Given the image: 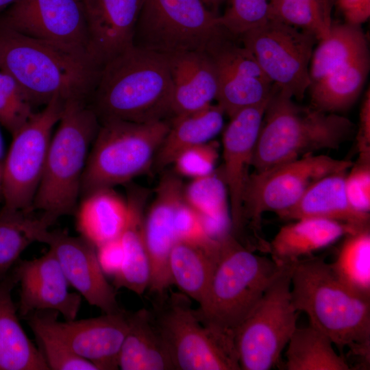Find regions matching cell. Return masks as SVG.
Here are the masks:
<instances>
[{"instance_id": "cell-1", "label": "cell", "mask_w": 370, "mask_h": 370, "mask_svg": "<svg viewBox=\"0 0 370 370\" xmlns=\"http://www.w3.org/2000/svg\"><path fill=\"white\" fill-rule=\"evenodd\" d=\"M166 56L132 46L101 68L88 103L99 122L145 123L172 118Z\"/></svg>"}, {"instance_id": "cell-2", "label": "cell", "mask_w": 370, "mask_h": 370, "mask_svg": "<svg viewBox=\"0 0 370 370\" xmlns=\"http://www.w3.org/2000/svg\"><path fill=\"white\" fill-rule=\"evenodd\" d=\"M101 68L89 57L0 25V70L16 81L33 108L54 98L88 101Z\"/></svg>"}, {"instance_id": "cell-3", "label": "cell", "mask_w": 370, "mask_h": 370, "mask_svg": "<svg viewBox=\"0 0 370 370\" xmlns=\"http://www.w3.org/2000/svg\"><path fill=\"white\" fill-rule=\"evenodd\" d=\"M291 294L297 311L326 334L341 354L367 359L370 348V299L354 293L323 258H304L291 264ZM343 355V354H342Z\"/></svg>"}, {"instance_id": "cell-4", "label": "cell", "mask_w": 370, "mask_h": 370, "mask_svg": "<svg viewBox=\"0 0 370 370\" xmlns=\"http://www.w3.org/2000/svg\"><path fill=\"white\" fill-rule=\"evenodd\" d=\"M354 132V124L336 113L297 104L274 85L256 143L251 166L261 172L325 149H336Z\"/></svg>"}, {"instance_id": "cell-5", "label": "cell", "mask_w": 370, "mask_h": 370, "mask_svg": "<svg viewBox=\"0 0 370 370\" xmlns=\"http://www.w3.org/2000/svg\"><path fill=\"white\" fill-rule=\"evenodd\" d=\"M100 126L84 100L66 101L49 143L32 210L49 228L59 218L75 214L88 154Z\"/></svg>"}, {"instance_id": "cell-6", "label": "cell", "mask_w": 370, "mask_h": 370, "mask_svg": "<svg viewBox=\"0 0 370 370\" xmlns=\"http://www.w3.org/2000/svg\"><path fill=\"white\" fill-rule=\"evenodd\" d=\"M286 265L256 254L232 233L220 241L207 292L195 309L208 325L234 336Z\"/></svg>"}, {"instance_id": "cell-7", "label": "cell", "mask_w": 370, "mask_h": 370, "mask_svg": "<svg viewBox=\"0 0 370 370\" xmlns=\"http://www.w3.org/2000/svg\"><path fill=\"white\" fill-rule=\"evenodd\" d=\"M169 128L170 120L100 122L83 174L80 196L127 182L147 171Z\"/></svg>"}, {"instance_id": "cell-8", "label": "cell", "mask_w": 370, "mask_h": 370, "mask_svg": "<svg viewBox=\"0 0 370 370\" xmlns=\"http://www.w3.org/2000/svg\"><path fill=\"white\" fill-rule=\"evenodd\" d=\"M166 293L151 311L177 370H241L234 338L206 324L184 293Z\"/></svg>"}, {"instance_id": "cell-9", "label": "cell", "mask_w": 370, "mask_h": 370, "mask_svg": "<svg viewBox=\"0 0 370 370\" xmlns=\"http://www.w3.org/2000/svg\"><path fill=\"white\" fill-rule=\"evenodd\" d=\"M232 37L221 26L219 15L202 0H144L133 45L164 55L193 51L209 53Z\"/></svg>"}, {"instance_id": "cell-10", "label": "cell", "mask_w": 370, "mask_h": 370, "mask_svg": "<svg viewBox=\"0 0 370 370\" xmlns=\"http://www.w3.org/2000/svg\"><path fill=\"white\" fill-rule=\"evenodd\" d=\"M291 264L286 265L234 333L242 370H269L297 328V312L291 294Z\"/></svg>"}, {"instance_id": "cell-11", "label": "cell", "mask_w": 370, "mask_h": 370, "mask_svg": "<svg viewBox=\"0 0 370 370\" xmlns=\"http://www.w3.org/2000/svg\"><path fill=\"white\" fill-rule=\"evenodd\" d=\"M65 101L54 98L12 136L2 162L1 196L3 208L32 210L53 135L62 114Z\"/></svg>"}, {"instance_id": "cell-12", "label": "cell", "mask_w": 370, "mask_h": 370, "mask_svg": "<svg viewBox=\"0 0 370 370\" xmlns=\"http://www.w3.org/2000/svg\"><path fill=\"white\" fill-rule=\"evenodd\" d=\"M240 38L273 85L299 100L304 98L310 84L309 66L317 41L311 33L269 18Z\"/></svg>"}, {"instance_id": "cell-13", "label": "cell", "mask_w": 370, "mask_h": 370, "mask_svg": "<svg viewBox=\"0 0 370 370\" xmlns=\"http://www.w3.org/2000/svg\"><path fill=\"white\" fill-rule=\"evenodd\" d=\"M353 163L326 155H305L250 174L243 195V219L258 226L262 214L284 211L320 179L347 172Z\"/></svg>"}, {"instance_id": "cell-14", "label": "cell", "mask_w": 370, "mask_h": 370, "mask_svg": "<svg viewBox=\"0 0 370 370\" xmlns=\"http://www.w3.org/2000/svg\"><path fill=\"white\" fill-rule=\"evenodd\" d=\"M53 311L34 312L27 318L34 334H43L58 341L98 370L118 369V359L129 328L125 310L82 320L57 319Z\"/></svg>"}, {"instance_id": "cell-15", "label": "cell", "mask_w": 370, "mask_h": 370, "mask_svg": "<svg viewBox=\"0 0 370 370\" xmlns=\"http://www.w3.org/2000/svg\"><path fill=\"white\" fill-rule=\"evenodd\" d=\"M0 25L92 59L84 0H17Z\"/></svg>"}, {"instance_id": "cell-16", "label": "cell", "mask_w": 370, "mask_h": 370, "mask_svg": "<svg viewBox=\"0 0 370 370\" xmlns=\"http://www.w3.org/2000/svg\"><path fill=\"white\" fill-rule=\"evenodd\" d=\"M234 38L225 40L209 53L218 77L217 105L230 118L268 100L274 86L252 53Z\"/></svg>"}, {"instance_id": "cell-17", "label": "cell", "mask_w": 370, "mask_h": 370, "mask_svg": "<svg viewBox=\"0 0 370 370\" xmlns=\"http://www.w3.org/2000/svg\"><path fill=\"white\" fill-rule=\"evenodd\" d=\"M38 242L46 243L56 256L66 278L86 300L105 314L119 312L114 288L107 281L97 248L82 236L60 230H43Z\"/></svg>"}, {"instance_id": "cell-18", "label": "cell", "mask_w": 370, "mask_h": 370, "mask_svg": "<svg viewBox=\"0 0 370 370\" xmlns=\"http://www.w3.org/2000/svg\"><path fill=\"white\" fill-rule=\"evenodd\" d=\"M269 99L238 111L230 118L223 133L222 174L230 198L232 234L240 232L244 225L245 188Z\"/></svg>"}, {"instance_id": "cell-19", "label": "cell", "mask_w": 370, "mask_h": 370, "mask_svg": "<svg viewBox=\"0 0 370 370\" xmlns=\"http://www.w3.org/2000/svg\"><path fill=\"white\" fill-rule=\"evenodd\" d=\"M12 271L21 286L17 309L21 317L53 311L65 320L75 319L82 297L69 291V282L52 251L38 258L18 261Z\"/></svg>"}, {"instance_id": "cell-20", "label": "cell", "mask_w": 370, "mask_h": 370, "mask_svg": "<svg viewBox=\"0 0 370 370\" xmlns=\"http://www.w3.org/2000/svg\"><path fill=\"white\" fill-rule=\"evenodd\" d=\"M184 190L176 175L169 173L164 175L148 213L144 216V236L151 267L148 288L158 297L164 295L173 285L169 260L177 242L175 215L178 205L184 199Z\"/></svg>"}, {"instance_id": "cell-21", "label": "cell", "mask_w": 370, "mask_h": 370, "mask_svg": "<svg viewBox=\"0 0 370 370\" xmlns=\"http://www.w3.org/2000/svg\"><path fill=\"white\" fill-rule=\"evenodd\" d=\"M144 0H90L86 3L88 53L100 66L133 46Z\"/></svg>"}, {"instance_id": "cell-22", "label": "cell", "mask_w": 370, "mask_h": 370, "mask_svg": "<svg viewBox=\"0 0 370 370\" xmlns=\"http://www.w3.org/2000/svg\"><path fill=\"white\" fill-rule=\"evenodd\" d=\"M166 56L173 85L172 118L202 110L216 100L218 77L208 53L182 51Z\"/></svg>"}, {"instance_id": "cell-23", "label": "cell", "mask_w": 370, "mask_h": 370, "mask_svg": "<svg viewBox=\"0 0 370 370\" xmlns=\"http://www.w3.org/2000/svg\"><path fill=\"white\" fill-rule=\"evenodd\" d=\"M295 221L282 226L269 245L271 258L280 265L292 264L362 230L325 219L302 218Z\"/></svg>"}, {"instance_id": "cell-24", "label": "cell", "mask_w": 370, "mask_h": 370, "mask_svg": "<svg viewBox=\"0 0 370 370\" xmlns=\"http://www.w3.org/2000/svg\"><path fill=\"white\" fill-rule=\"evenodd\" d=\"M346 172L327 175L312 184L288 209L278 215L286 220L319 218L346 223L357 228L369 227V214L355 210L345 191Z\"/></svg>"}, {"instance_id": "cell-25", "label": "cell", "mask_w": 370, "mask_h": 370, "mask_svg": "<svg viewBox=\"0 0 370 370\" xmlns=\"http://www.w3.org/2000/svg\"><path fill=\"white\" fill-rule=\"evenodd\" d=\"M18 284L12 270L0 280V370H49L18 317L12 291Z\"/></svg>"}, {"instance_id": "cell-26", "label": "cell", "mask_w": 370, "mask_h": 370, "mask_svg": "<svg viewBox=\"0 0 370 370\" xmlns=\"http://www.w3.org/2000/svg\"><path fill=\"white\" fill-rule=\"evenodd\" d=\"M75 214L80 236L97 248L121 237L129 219L130 206L112 188H101L83 196Z\"/></svg>"}, {"instance_id": "cell-27", "label": "cell", "mask_w": 370, "mask_h": 370, "mask_svg": "<svg viewBox=\"0 0 370 370\" xmlns=\"http://www.w3.org/2000/svg\"><path fill=\"white\" fill-rule=\"evenodd\" d=\"M118 365L122 370L175 369L150 310L141 308L129 313V328L121 347Z\"/></svg>"}, {"instance_id": "cell-28", "label": "cell", "mask_w": 370, "mask_h": 370, "mask_svg": "<svg viewBox=\"0 0 370 370\" xmlns=\"http://www.w3.org/2000/svg\"><path fill=\"white\" fill-rule=\"evenodd\" d=\"M143 195L132 193L127 201L130 215L120 238L123 259L113 277L115 288H125L141 295L148 288L151 276L149 258L144 236Z\"/></svg>"}, {"instance_id": "cell-29", "label": "cell", "mask_w": 370, "mask_h": 370, "mask_svg": "<svg viewBox=\"0 0 370 370\" xmlns=\"http://www.w3.org/2000/svg\"><path fill=\"white\" fill-rule=\"evenodd\" d=\"M369 68L367 51L311 84L308 89L312 106L328 113L347 110L360 96Z\"/></svg>"}, {"instance_id": "cell-30", "label": "cell", "mask_w": 370, "mask_h": 370, "mask_svg": "<svg viewBox=\"0 0 370 370\" xmlns=\"http://www.w3.org/2000/svg\"><path fill=\"white\" fill-rule=\"evenodd\" d=\"M224 114L217 104H211L170 119V128L154 158L156 167L164 168L183 150L212 140L223 128Z\"/></svg>"}, {"instance_id": "cell-31", "label": "cell", "mask_w": 370, "mask_h": 370, "mask_svg": "<svg viewBox=\"0 0 370 370\" xmlns=\"http://www.w3.org/2000/svg\"><path fill=\"white\" fill-rule=\"evenodd\" d=\"M220 241L211 247L177 241L169 260L173 285L199 304L204 299L215 268Z\"/></svg>"}, {"instance_id": "cell-32", "label": "cell", "mask_w": 370, "mask_h": 370, "mask_svg": "<svg viewBox=\"0 0 370 370\" xmlns=\"http://www.w3.org/2000/svg\"><path fill=\"white\" fill-rule=\"evenodd\" d=\"M227 195L222 172L215 171L193 179L184 188L185 201L200 215L204 229L212 238H221L232 231Z\"/></svg>"}, {"instance_id": "cell-33", "label": "cell", "mask_w": 370, "mask_h": 370, "mask_svg": "<svg viewBox=\"0 0 370 370\" xmlns=\"http://www.w3.org/2000/svg\"><path fill=\"white\" fill-rule=\"evenodd\" d=\"M367 51V40L361 25L332 23L328 36L319 40L313 50L309 66L310 84Z\"/></svg>"}, {"instance_id": "cell-34", "label": "cell", "mask_w": 370, "mask_h": 370, "mask_svg": "<svg viewBox=\"0 0 370 370\" xmlns=\"http://www.w3.org/2000/svg\"><path fill=\"white\" fill-rule=\"evenodd\" d=\"M331 339L312 325L296 328L286 347L287 370H349L344 356Z\"/></svg>"}, {"instance_id": "cell-35", "label": "cell", "mask_w": 370, "mask_h": 370, "mask_svg": "<svg viewBox=\"0 0 370 370\" xmlns=\"http://www.w3.org/2000/svg\"><path fill=\"white\" fill-rule=\"evenodd\" d=\"M335 261L330 267L348 288L370 299V230H360L345 236Z\"/></svg>"}, {"instance_id": "cell-36", "label": "cell", "mask_w": 370, "mask_h": 370, "mask_svg": "<svg viewBox=\"0 0 370 370\" xmlns=\"http://www.w3.org/2000/svg\"><path fill=\"white\" fill-rule=\"evenodd\" d=\"M32 212L3 207L0 210V280L10 273L23 251L49 229Z\"/></svg>"}, {"instance_id": "cell-37", "label": "cell", "mask_w": 370, "mask_h": 370, "mask_svg": "<svg viewBox=\"0 0 370 370\" xmlns=\"http://www.w3.org/2000/svg\"><path fill=\"white\" fill-rule=\"evenodd\" d=\"M336 0H270L269 18L311 33L317 40L328 36Z\"/></svg>"}, {"instance_id": "cell-38", "label": "cell", "mask_w": 370, "mask_h": 370, "mask_svg": "<svg viewBox=\"0 0 370 370\" xmlns=\"http://www.w3.org/2000/svg\"><path fill=\"white\" fill-rule=\"evenodd\" d=\"M34 112L33 106L16 81L0 70V124L13 136Z\"/></svg>"}, {"instance_id": "cell-39", "label": "cell", "mask_w": 370, "mask_h": 370, "mask_svg": "<svg viewBox=\"0 0 370 370\" xmlns=\"http://www.w3.org/2000/svg\"><path fill=\"white\" fill-rule=\"evenodd\" d=\"M270 0H230L226 10L219 15L221 26L232 36L240 37L269 18Z\"/></svg>"}, {"instance_id": "cell-40", "label": "cell", "mask_w": 370, "mask_h": 370, "mask_svg": "<svg viewBox=\"0 0 370 370\" xmlns=\"http://www.w3.org/2000/svg\"><path fill=\"white\" fill-rule=\"evenodd\" d=\"M218 143L214 140L195 145L181 151L173 162L182 175L198 178L211 174L219 156Z\"/></svg>"}, {"instance_id": "cell-41", "label": "cell", "mask_w": 370, "mask_h": 370, "mask_svg": "<svg viewBox=\"0 0 370 370\" xmlns=\"http://www.w3.org/2000/svg\"><path fill=\"white\" fill-rule=\"evenodd\" d=\"M34 335L49 370H98L91 362L52 338L39 333Z\"/></svg>"}, {"instance_id": "cell-42", "label": "cell", "mask_w": 370, "mask_h": 370, "mask_svg": "<svg viewBox=\"0 0 370 370\" xmlns=\"http://www.w3.org/2000/svg\"><path fill=\"white\" fill-rule=\"evenodd\" d=\"M175 232L177 241H183L204 247L216 245L207 235L200 215L184 199L177 206L175 215Z\"/></svg>"}, {"instance_id": "cell-43", "label": "cell", "mask_w": 370, "mask_h": 370, "mask_svg": "<svg viewBox=\"0 0 370 370\" xmlns=\"http://www.w3.org/2000/svg\"><path fill=\"white\" fill-rule=\"evenodd\" d=\"M369 160L359 158L352 166L349 175L345 176V186L347 199L356 210L369 214L370 210Z\"/></svg>"}, {"instance_id": "cell-44", "label": "cell", "mask_w": 370, "mask_h": 370, "mask_svg": "<svg viewBox=\"0 0 370 370\" xmlns=\"http://www.w3.org/2000/svg\"><path fill=\"white\" fill-rule=\"evenodd\" d=\"M97 255L105 275L114 277L120 270L123 259L121 238L110 241L97 247Z\"/></svg>"}, {"instance_id": "cell-45", "label": "cell", "mask_w": 370, "mask_h": 370, "mask_svg": "<svg viewBox=\"0 0 370 370\" xmlns=\"http://www.w3.org/2000/svg\"><path fill=\"white\" fill-rule=\"evenodd\" d=\"M359 158L370 159V95L366 92L361 106L360 123L357 134Z\"/></svg>"}, {"instance_id": "cell-46", "label": "cell", "mask_w": 370, "mask_h": 370, "mask_svg": "<svg viewBox=\"0 0 370 370\" xmlns=\"http://www.w3.org/2000/svg\"><path fill=\"white\" fill-rule=\"evenodd\" d=\"M345 23L361 25L370 16V0H336Z\"/></svg>"}, {"instance_id": "cell-47", "label": "cell", "mask_w": 370, "mask_h": 370, "mask_svg": "<svg viewBox=\"0 0 370 370\" xmlns=\"http://www.w3.org/2000/svg\"><path fill=\"white\" fill-rule=\"evenodd\" d=\"M204 4L210 9H216L225 0H202Z\"/></svg>"}, {"instance_id": "cell-48", "label": "cell", "mask_w": 370, "mask_h": 370, "mask_svg": "<svg viewBox=\"0 0 370 370\" xmlns=\"http://www.w3.org/2000/svg\"><path fill=\"white\" fill-rule=\"evenodd\" d=\"M17 0H0V12L8 6H10Z\"/></svg>"}, {"instance_id": "cell-49", "label": "cell", "mask_w": 370, "mask_h": 370, "mask_svg": "<svg viewBox=\"0 0 370 370\" xmlns=\"http://www.w3.org/2000/svg\"><path fill=\"white\" fill-rule=\"evenodd\" d=\"M3 151H4L3 141V138H2L1 133L0 131V162H2L1 159L3 156Z\"/></svg>"}, {"instance_id": "cell-50", "label": "cell", "mask_w": 370, "mask_h": 370, "mask_svg": "<svg viewBox=\"0 0 370 370\" xmlns=\"http://www.w3.org/2000/svg\"><path fill=\"white\" fill-rule=\"evenodd\" d=\"M2 162H0V196H1Z\"/></svg>"}, {"instance_id": "cell-51", "label": "cell", "mask_w": 370, "mask_h": 370, "mask_svg": "<svg viewBox=\"0 0 370 370\" xmlns=\"http://www.w3.org/2000/svg\"><path fill=\"white\" fill-rule=\"evenodd\" d=\"M84 3H85V5H86V3L90 0H84Z\"/></svg>"}]
</instances>
